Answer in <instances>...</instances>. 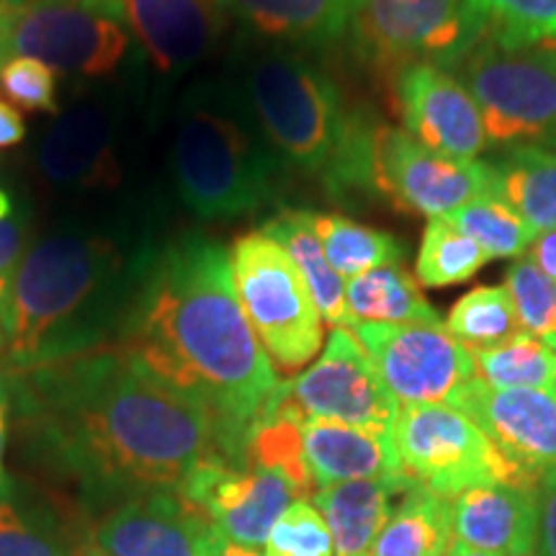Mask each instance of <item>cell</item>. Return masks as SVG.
Listing matches in <instances>:
<instances>
[{
  "label": "cell",
  "instance_id": "obj_1",
  "mask_svg": "<svg viewBox=\"0 0 556 556\" xmlns=\"http://www.w3.org/2000/svg\"><path fill=\"white\" fill-rule=\"evenodd\" d=\"M26 405L70 467L103 484L178 492L217 428L206 407L129 348L29 368Z\"/></svg>",
  "mask_w": 556,
  "mask_h": 556
},
{
  "label": "cell",
  "instance_id": "obj_2",
  "mask_svg": "<svg viewBox=\"0 0 556 556\" xmlns=\"http://www.w3.org/2000/svg\"><path fill=\"white\" fill-rule=\"evenodd\" d=\"M127 348L212 415L217 454L242 464V441L278 389L250 328L222 242L186 232L163 242L129 323Z\"/></svg>",
  "mask_w": 556,
  "mask_h": 556
},
{
  "label": "cell",
  "instance_id": "obj_3",
  "mask_svg": "<svg viewBox=\"0 0 556 556\" xmlns=\"http://www.w3.org/2000/svg\"><path fill=\"white\" fill-rule=\"evenodd\" d=\"M114 227H60L34 240L0 302V351L13 368L75 358L129 323L160 253Z\"/></svg>",
  "mask_w": 556,
  "mask_h": 556
},
{
  "label": "cell",
  "instance_id": "obj_4",
  "mask_svg": "<svg viewBox=\"0 0 556 556\" xmlns=\"http://www.w3.org/2000/svg\"><path fill=\"white\" fill-rule=\"evenodd\" d=\"M170 165L178 199L201 222L261 212L287 176V165L263 137L238 86L219 80L186 90Z\"/></svg>",
  "mask_w": 556,
  "mask_h": 556
},
{
  "label": "cell",
  "instance_id": "obj_5",
  "mask_svg": "<svg viewBox=\"0 0 556 556\" xmlns=\"http://www.w3.org/2000/svg\"><path fill=\"white\" fill-rule=\"evenodd\" d=\"M235 86L287 170L323 178L353 114L330 75L304 52L250 41Z\"/></svg>",
  "mask_w": 556,
  "mask_h": 556
},
{
  "label": "cell",
  "instance_id": "obj_6",
  "mask_svg": "<svg viewBox=\"0 0 556 556\" xmlns=\"http://www.w3.org/2000/svg\"><path fill=\"white\" fill-rule=\"evenodd\" d=\"M451 73L479 106L490 144L556 150V47H503L482 37Z\"/></svg>",
  "mask_w": 556,
  "mask_h": 556
},
{
  "label": "cell",
  "instance_id": "obj_7",
  "mask_svg": "<svg viewBox=\"0 0 556 556\" xmlns=\"http://www.w3.org/2000/svg\"><path fill=\"white\" fill-rule=\"evenodd\" d=\"M235 289L276 374H296L325 345V323L287 250L263 235H240L229 250Z\"/></svg>",
  "mask_w": 556,
  "mask_h": 556
},
{
  "label": "cell",
  "instance_id": "obj_8",
  "mask_svg": "<svg viewBox=\"0 0 556 556\" xmlns=\"http://www.w3.org/2000/svg\"><path fill=\"white\" fill-rule=\"evenodd\" d=\"M482 37L469 0H353L345 34L353 54L384 78L415 62L451 73Z\"/></svg>",
  "mask_w": 556,
  "mask_h": 556
},
{
  "label": "cell",
  "instance_id": "obj_9",
  "mask_svg": "<svg viewBox=\"0 0 556 556\" xmlns=\"http://www.w3.org/2000/svg\"><path fill=\"white\" fill-rule=\"evenodd\" d=\"M392 441L409 482L454 500L486 484L539 486L520 475L484 435V430L451 405L400 407Z\"/></svg>",
  "mask_w": 556,
  "mask_h": 556
},
{
  "label": "cell",
  "instance_id": "obj_10",
  "mask_svg": "<svg viewBox=\"0 0 556 556\" xmlns=\"http://www.w3.org/2000/svg\"><path fill=\"white\" fill-rule=\"evenodd\" d=\"M129 47L116 0H29L11 18L9 58L24 54L75 78L114 75Z\"/></svg>",
  "mask_w": 556,
  "mask_h": 556
},
{
  "label": "cell",
  "instance_id": "obj_11",
  "mask_svg": "<svg viewBox=\"0 0 556 556\" xmlns=\"http://www.w3.org/2000/svg\"><path fill=\"white\" fill-rule=\"evenodd\" d=\"M281 397L302 417H325L379 433H392L400 415V402L348 328H332L315 364L296 379L281 381Z\"/></svg>",
  "mask_w": 556,
  "mask_h": 556
},
{
  "label": "cell",
  "instance_id": "obj_12",
  "mask_svg": "<svg viewBox=\"0 0 556 556\" xmlns=\"http://www.w3.org/2000/svg\"><path fill=\"white\" fill-rule=\"evenodd\" d=\"M353 336L377 366L400 407L446 405L477 379L475 356L443 325H353Z\"/></svg>",
  "mask_w": 556,
  "mask_h": 556
},
{
  "label": "cell",
  "instance_id": "obj_13",
  "mask_svg": "<svg viewBox=\"0 0 556 556\" xmlns=\"http://www.w3.org/2000/svg\"><path fill=\"white\" fill-rule=\"evenodd\" d=\"M374 189L402 212L448 217L482 193H495L486 160L458 163L428 150L405 129L379 124L374 139Z\"/></svg>",
  "mask_w": 556,
  "mask_h": 556
},
{
  "label": "cell",
  "instance_id": "obj_14",
  "mask_svg": "<svg viewBox=\"0 0 556 556\" xmlns=\"http://www.w3.org/2000/svg\"><path fill=\"white\" fill-rule=\"evenodd\" d=\"M176 495L238 544L263 548L281 513L302 500L294 484L276 471L208 454Z\"/></svg>",
  "mask_w": 556,
  "mask_h": 556
},
{
  "label": "cell",
  "instance_id": "obj_15",
  "mask_svg": "<svg viewBox=\"0 0 556 556\" xmlns=\"http://www.w3.org/2000/svg\"><path fill=\"white\" fill-rule=\"evenodd\" d=\"M446 405L469 415L531 482L556 471V389H495L471 379Z\"/></svg>",
  "mask_w": 556,
  "mask_h": 556
},
{
  "label": "cell",
  "instance_id": "obj_16",
  "mask_svg": "<svg viewBox=\"0 0 556 556\" xmlns=\"http://www.w3.org/2000/svg\"><path fill=\"white\" fill-rule=\"evenodd\" d=\"M392 88L402 127L428 150L475 163L490 148L479 106L454 73L433 62H415L394 75Z\"/></svg>",
  "mask_w": 556,
  "mask_h": 556
},
{
  "label": "cell",
  "instance_id": "obj_17",
  "mask_svg": "<svg viewBox=\"0 0 556 556\" xmlns=\"http://www.w3.org/2000/svg\"><path fill=\"white\" fill-rule=\"evenodd\" d=\"M47 184L67 191H111L122 184L119 137L101 103H75L54 119L37 150Z\"/></svg>",
  "mask_w": 556,
  "mask_h": 556
},
{
  "label": "cell",
  "instance_id": "obj_18",
  "mask_svg": "<svg viewBox=\"0 0 556 556\" xmlns=\"http://www.w3.org/2000/svg\"><path fill=\"white\" fill-rule=\"evenodd\" d=\"M116 5L148 60L170 78L204 62L227 24L217 0H116Z\"/></svg>",
  "mask_w": 556,
  "mask_h": 556
},
{
  "label": "cell",
  "instance_id": "obj_19",
  "mask_svg": "<svg viewBox=\"0 0 556 556\" xmlns=\"http://www.w3.org/2000/svg\"><path fill=\"white\" fill-rule=\"evenodd\" d=\"M208 526L176 492H148L111 513L93 544L106 556H197Z\"/></svg>",
  "mask_w": 556,
  "mask_h": 556
},
{
  "label": "cell",
  "instance_id": "obj_20",
  "mask_svg": "<svg viewBox=\"0 0 556 556\" xmlns=\"http://www.w3.org/2000/svg\"><path fill=\"white\" fill-rule=\"evenodd\" d=\"M454 539L497 556L536 554V486L486 484L451 500Z\"/></svg>",
  "mask_w": 556,
  "mask_h": 556
},
{
  "label": "cell",
  "instance_id": "obj_21",
  "mask_svg": "<svg viewBox=\"0 0 556 556\" xmlns=\"http://www.w3.org/2000/svg\"><path fill=\"white\" fill-rule=\"evenodd\" d=\"M302 443L317 490L340 482H358V479L409 482L394 451L392 433L325 420V417H304Z\"/></svg>",
  "mask_w": 556,
  "mask_h": 556
},
{
  "label": "cell",
  "instance_id": "obj_22",
  "mask_svg": "<svg viewBox=\"0 0 556 556\" xmlns=\"http://www.w3.org/2000/svg\"><path fill=\"white\" fill-rule=\"evenodd\" d=\"M250 41L289 50H328L348 34L353 0H217Z\"/></svg>",
  "mask_w": 556,
  "mask_h": 556
},
{
  "label": "cell",
  "instance_id": "obj_23",
  "mask_svg": "<svg viewBox=\"0 0 556 556\" xmlns=\"http://www.w3.org/2000/svg\"><path fill=\"white\" fill-rule=\"evenodd\" d=\"M413 482H340L319 486L312 495V505L330 528L336 556H368L374 541L384 528L389 513L402 492Z\"/></svg>",
  "mask_w": 556,
  "mask_h": 556
},
{
  "label": "cell",
  "instance_id": "obj_24",
  "mask_svg": "<svg viewBox=\"0 0 556 556\" xmlns=\"http://www.w3.org/2000/svg\"><path fill=\"white\" fill-rule=\"evenodd\" d=\"M486 163L497 197L516 208L533 232L556 229V150L516 144Z\"/></svg>",
  "mask_w": 556,
  "mask_h": 556
},
{
  "label": "cell",
  "instance_id": "obj_25",
  "mask_svg": "<svg viewBox=\"0 0 556 556\" xmlns=\"http://www.w3.org/2000/svg\"><path fill=\"white\" fill-rule=\"evenodd\" d=\"M261 232L287 250L291 263L307 283L312 299H315L323 323L332 325V328H351L353 323L345 307V283L325 258L312 212L307 208H283L266 225H261Z\"/></svg>",
  "mask_w": 556,
  "mask_h": 556
},
{
  "label": "cell",
  "instance_id": "obj_26",
  "mask_svg": "<svg viewBox=\"0 0 556 556\" xmlns=\"http://www.w3.org/2000/svg\"><path fill=\"white\" fill-rule=\"evenodd\" d=\"M451 544V500L413 484L397 497L368 556H448Z\"/></svg>",
  "mask_w": 556,
  "mask_h": 556
},
{
  "label": "cell",
  "instance_id": "obj_27",
  "mask_svg": "<svg viewBox=\"0 0 556 556\" xmlns=\"http://www.w3.org/2000/svg\"><path fill=\"white\" fill-rule=\"evenodd\" d=\"M345 307L353 325H443L405 263L348 278Z\"/></svg>",
  "mask_w": 556,
  "mask_h": 556
},
{
  "label": "cell",
  "instance_id": "obj_28",
  "mask_svg": "<svg viewBox=\"0 0 556 556\" xmlns=\"http://www.w3.org/2000/svg\"><path fill=\"white\" fill-rule=\"evenodd\" d=\"M312 222L325 258L340 278H356L368 270L405 263V245L384 229L366 227L340 214L312 212Z\"/></svg>",
  "mask_w": 556,
  "mask_h": 556
},
{
  "label": "cell",
  "instance_id": "obj_29",
  "mask_svg": "<svg viewBox=\"0 0 556 556\" xmlns=\"http://www.w3.org/2000/svg\"><path fill=\"white\" fill-rule=\"evenodd\" d=\"M471 356L477 379L495 389H556V351L528 332Z\"/></svg>",
  "mask_w": 556,
  "mask_h": 556
},
{
  "label": "cell",
  "instance_id": "obj_30",
  "mask_svg": "<svg viewBox=\"0 0 556 556\" xmlns=\"http://www.w3.org/2000/svg\"><path fill=\"white\" fill-rule=\"evenodd\" d=\"M486 261L490 258L475 240L458 232L448 219L433 217L428 219L420 248H417L415 278L428 289L458 287L475 278Z\"/></svg>",
  "mask_w": 556,
  "mask_h": 556
},
{
  "label": "cell",
  "instance_id": "obj_31",
  "mask_svg": "<svg viewBox=\"0 0 556 556\" xmlns=\"http://www.w3.org/2000/svg\"><path fill=\"white\" fill-rule=\"evenodd\" d=\"M458 232L475 240L484 250L486 258H520L528 253L536 232L520 219L516 208L505 204L497 193H482V197L471 199L469 204L458 206L448 217Z\"/></svg>",
  "mask_w": 556,
  "mask_h": 556
},
{
  "label": "cell",
  "instance_id": "obj_32",
  "mask_svg": "<svg viewBox=\"0 0 556 556\" xmlns=\"http://www.w3.org/2000/svg\"><path fill=\"white\" fill-rule=\"evenodd\" d=\"M469 351H486L523 332L505 287H477L451 307L443 323Z\"/></svg>",
  "mask_w": 556,
  "mask_h": 556
},
{
  "label": "cell",
  "instance_id": "obj_33",
  "mask_svg": "<svg viewBox=\"0 0 556 556\" xmlns=\"http://www.w3.org/2000/svg\"><path fill=\"white\" fill-rule=\"evenodd\" d=\"M484 37L503 47H556V0H469Z\"/></svg>",
  "mask_w": 556,
  "mask_h": 556
},
{
  "label": "cell",
  "instance_id": "obj_34",
  "mask_svg": "<svg viewBox=\"0 0 556 556\" xmlns=\"http://www.w3.org/2000/svg\"><path fill=\"white\" fill-rule=\"evenodd\" d=\"M503 287L523 332L556 351V281L541 274L528 255H520L507 266Z\"/></svg>",
  "mask_w": 556,
  "mask_h": 556
},
{
  "label": "cell",
  "instance_id": "obj_35",
  "mask_svg": "<svg viewBox=\"0 0 556 556\" xmlns=\"http://www.w3.org/2000/svg\"><path fill=\"white\" fill-rule=\"evenodd\" d=\"M263 556H336L330 528L309 500H294L270 528Z\"/></svg>",
  "mask_w": 556,
  "mask_h": 556
},
{
  "label": "cell",
  "instance_id": "obj_36",
  "mask_svg": "<svg viewBox=\"0 0 556 556\" xmlns=\"http://www.w3.org/2000/svg\"><path fill=\"white\" fill-rule=\"evenodd\" d=\"M0 93L31 114H58V78L45 62L24 58L3 60L0 65Z\"/></svg>",
  "mask_w": 556,
  "mask_h": 556
},
{
  "label": "cell",
  "instance_id": "obj_37",
  "mask_svg": "<svg viewBox=\"0 0 556 556\" xmlns=\"http://www.w3.org/2000/svg\"><path fill=\"white\" fill-rule=\"evenodd\" d=\"M0 556H73L67 541L0 492Z\"/></svg>",
  "mask_w": 556,
  "mask_h": 556
},
{
  "label": "cell",
  "instance_id": "obj_38",
  "mask_svg": "<svg viewBox=\"0 0 556 556\" xmlns=\"http://www.w3.org/2000/svg\"><path fill=\"white\" fill-rule=\"evenodd\" d=\"M29 250V214L0 186V302L21 258Z\"/></svg>",
  "mask_w": 556,
  "mask_h": 556
},
{
  "label": "cell",
  "instance_id": "obj_39",
  "mask_svg": "<svg viewBox=\"0 0 556 556\" xmlns=\"http://www.w3.org/2000/svg\"><path fill=\"white\" fill-rule=\"evenodd\" d=\"M536 554L556 556V471L546 475L536 486Z\"/></svg>",
  "mask_w": 556,
  "mask_h": 556
},
{
  "label": "cell",
  "instance_id": "obj_40",
  "mask_svg": "<svg viewBox=\"0 0 556 556\" xmlns=\"http://www.w3.org/2000/svg\"><path fill=\"white\" fill-rule=\"evenodd\" d=\"M197 556H263V548L238 544V541L227 539L225 533H219L214 526H208L204 536L199 541Z\"/></svg>",
  "mask_w": 556,
  "mask_h": 556
},
{
  "label": "cell",
  "instance_id": "obj_41",
  "mask_svg": "<svg viewBox=\"0 0 556 556\" xmlns=\"http://www.w3.org/2000/svg\"><path fill=\"white\" fill-rule=\"evenodd\" d=\"M26 137V124L21 111L9 103L5 99H0V150H11L16 144L24 142Z\"/></svg>",
  "mask_w": 556,
  "mask_h": 556
},
{
  "label": "cell",
  "instance_id": "obj_42",
  "mask_svg": "<svg viewBox=\"0 0 556 556\" xmlns=\"http://www.w3.org/2000/svg\"><path fill=\"white\" fill-rule=\"evenodd\" d=\"M528 258L536 263L541 274H546L552 281H556V229H546L533 238L528 245Z\"/></svg>",
  "mask_w": 556,
  "mask_h": 556
},
{
  "label": "cell",
  "instance_id": "obj_43",
  "mask_svg": "<svg viewBox=\"0 0 556 556\" xmlns=\"http://www.w3.org/2000/svg\"><path fill=\"white\" fill-rule=\"evenodd\" d=\"M5 441H9V392H5L3 379H0V492H5Z\"/></svg>",
  "mask_w": 556,
  "mask_h": 556
},
{
  "label": "cell",
  "instance_id": "obj_44",
  "mask_svg": "<svg viewBox=\"0 0 556 556\" xmlns=\"http://www.w3.org/2000/svg\"><path fill=\"white\" fill-rule=\"evenodd\" d=\"M11 18H13V11H5V9H0V65H3V60H9Z\"/></svg>",
  "mask_w": 556,
  "mask_h": 556
},
{
  "label": "cell",
  "instance_id": "obj_45",
  "mask_svg": "<svg viewBox=\"0 0 556 556\" xmlns=\"http://www.w3.org/2000/svg\"><path fill=\"white\" fill-rule=\"evenodd\" d=\"M448 556H497V554L479 552V548H471V546L462 544V541L454 539V544H451V548H448Z\"/></svg>",
  "mask_w": 556,
  "mask_h": 556
},
{
  "label": "cell",
  "instance_id": "obj_46",
  "mask_svg": "<svg viewBox=\"0 0 556 556\" xmlns=\"http://www.w3.org/2000/svg\"><path fill=\"white\" fill-rule=\"evenodd\" d=\"M26 3H29V0H0V9H5V11H13V13H16V11L24 9Z\"/></svg>",
  "mask_w": 556,
  "mask_h": 556
},
{
  "label": "cell",
  "instance_id": "obj_47",
  "mask_svg": "<svg viewBox=\"0 0 556 556\" xmlns=\"http://www.w3.org/2000/svg\"><path fill=\"white\" fill-rule=\"evenodd\" d=\"M75 556H106V554H101L99 548H88V552H83V554H75Z\"/></svg>",
  "mask_w": 556,
  "mask_h": 556
},
{
  "label": "cell",
  "instance_id": "obj_48",
  "mask_svg": "<svg viewBox=\"0 0 556 556\" xmlns=\"http://www.w3.org/2000/svg\"><path fill=\"white\" fill-rule=\"evenodd\" d=\"M533 556H539V554H533Z\"/></svg>",
  "mask_w": 556,
  "mask_h": 556
}]
</instances>
